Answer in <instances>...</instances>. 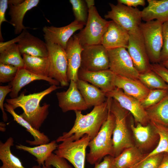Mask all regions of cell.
<instances>
[{
	"instance_id": "cell-15",
	"label": "cell",
	"mask_w": 168,
	"mask_h": 168,
	"mask_svg": "<svg viewBox=\"0 0 168 168\" xmlns=\"http://www.w3.org/2000/svg\"><path fill=\"white\" fill-rule=\"evenodd\" d=\"M56 95L58 106L63 112L70 110L81 111L88 108L76 82L73 80L70 81L67 91L57 92Z\"/></svg>"
},
{
	"instance_id": "cell-18",
	"label": "cell",
	"mask_w": 168,
	"mask_h": 168,
	"mask_svg": "<svg viewBox=\"0 0 168 168\" xmlns=\"http://www.w3.org/2000/svg\"><path fill=\"white\" fill-rule=\"evenodd\" d=\"M115 75V74L109 69L91 72L80 68L78 73L79 79L91 83L105 93L115 88L114 85Z\"/></svg>"
},
{
	"instance_id": "cell-19",
	"label": "cell",
	"mask_w": 168,
	"mask_h": 168,
	"mask_svg": "<svg viewBox=\"0 0 168 168\" xmlns=\"http://www.w3.org/2000/svg\"><path fill=\"white\" fill-rule=\"evenodd\" d=\"M129 39L128 32L111 20L103 36L101 44L107 50L119 48L127 49Z\"/></svg>"
},
{
	"instance_id": "cell-3",
	"label": "cell",
	"mask_w": 168,
	"mask_h": 168,
	"mask_svg": "<svg viewBox=\"0 0 168 168\" xmlns=\"http://www.w3.org/2000/svg\"><path fill=\"white\" fill-rule=\"evenodd\" d=\"M114 124V116L109 109L106 120L96 135L90 140L88 145L90 150L86 154V158L90 164L95 165L100 162L106 156H113L112 135Z\"/></svg>"
},
{
	"instance_id": "cell-20",
	"label": "cell",
	"mask_w": 168,
	"mask_h": 168,
	"mask_svg": "<svg viewBox=\"0 0 168 168\" xmlns=\"http://www.w3.org/2000/svg\"><path fill=\"white\" fill-rule=\"evenodd\" d=\"M114 85L115 87L122 89L126 94L140 102L146 97L150 91L138 79L116 74L114 81Z\"/></svg>"
},
{
	"instance_id": "cell-43",
	"label": "cell",
	"mask_w": 168,
	"mask_h": 168,
	"mask_svg": "<svg viewBox=\"0 0 168 168\" xmlns=\"http://www.w3.org/2000/svg\"><path fill=\"white\" fill-rule=\"evenodd\" d=\"M7 0H0V39L1 42H3L4 40L2 35L1 27L2 23L4 22H7L9 23L5 18V13L8 8V3Z\"/></svg>"
},
{
	"instance_id": "cell-37",
	"label": "cell",
	"mask_w": 168,
	"mask_h": 168,
	"mask_svg": "<svg viewBox=\"0 0 168 168\" xmlns=\"http://www.w3.org/2000/svg\"><path fill=\"white\" fill-rule=\"evenodd\" d=\"M19 68L14 66L0 63V82H12L15 78Z\"/></svg>"
},
{
	"instance_id": "cell-47",
	"label": "cell",
	"mask_w": 168,
	"mask_h": 168,
	"mask_svg": "<svg viewBox=\"0 0 168 168\" xmlns=\"http://www.w3.org/2000/svg\"><path fill=\"white\" fill-rule=\"evenodd\" d=\"M158 168H168V153L165 152L162 160Z\"/></svg>"
},
{
	"instance_id": "cell-14",
	"label": "cell",
	"mask_w": 168,
	"mask_h": 168,
	"mask_svg": "<svg viewBox=\"0 0 168 168\" xmlns=\"http://www.w3.org/2000/svg\"><path fill=\"white\" fill-rule=\"evenodd\" d=\"M84 26V24L75 20L63 27L44 26L43 31L45 42L58 44L65 50L69 39L76 31L83 28Z\"/></svg>"
},
{
	"instance_id": "cell-52",
	"label": "cell",
	"mask_w": 168,
	"mask_h": 168,
	"mask_svg": "<svg viewBox=\"0 0 168 168\" xmlns=\"http://www.w3.org/2000/svg\"><path fill=\"white\" fill-rule=\"evenodd\" d=\"M42 168H52V166H46L44 165L42 166Z\"/></svg>"
},
{
	"instance_id": "cell-29",
	"label": "cell",
	"mask_w": 168,
	"mask_h": 168,
	"mask_svg": "<svg viewBox=\"0 0 168 168\" xmlns=\"http://www.w3.org/2000/svg\"><path fill=\"white\" fill-rule=\"evenodd\" d=\"M58 145L56 141L53 140L47 143L31 147L21 144L16 145V149L26 152L36 158L39 165H44L45 161L50 156L52 152L56 150Z\"/></svg>"
},
{
	"instance_id": "cell-13",
	"label": "cell",
	"mask_w": 168,
	"mask_h": 168,
	"mask_svg": "<svg viewBox=\"0 0 168 168\" xmlns=\"http://www.w3.org/2000/svg\"><path fill=\"white\" fill-rule=\"evenodd\" d=\"M105 93L107 98L111 97L115 100L123 108L131 113L136 124L139 123L145 126L149 123L146 110L138 99L126 94L122 89L116 87Z\"/></svg>"
},
{
	"instance_id": "cell-36",
	"label": "cell",
	"mask_w": 168,
	"mask_h": 168,
	"mask_svg": "<svg viewBox=\"0 0 168 168\" xmlns=\"http://www.w3.org/2000/svg\"><path fill=\"white\" fill-rule=\"evenodd\" d=\"M168 94V89L150 90L146 97L140 102L147 109L158 103Z\"/></svg>"
},
{
	"instance_id": "cell-2",
	"label": "cell",
	"mask_w": 168,
	"mask_h": 168,
	"mask_svg": "<svg viewBox=\"0 0 168 168\" xmlns=\"http://www.w3.org/2000/svg\"><path fill=\"white\" fill-rule=\"evenodd\" d=\"M60 87L51 85L40 92L26 95L21 93L16 98L8 99L6 101L14 110L18 107L22 108L23 112L20 115L33 128L39 130L49 114L50 106L46 103L41 106L40 102L45 96Z\"/></svg>"
},
{
	"instance_id": "cell-40",
	"label": "cell",
	"mask_w": 168,
	"mask_h": 168,
	"mask_svg": "<svg viewBox=\"0 0 168 168\" xmlns=\"http://www.w3.org/2000/svg\"><path fill=\"white\" fill-rule=\"evenodd\" d=\"M163 45L160 57V63L168 60V21L162 24Z\"/></svg>"
},
{
	"instance_id": "cell-33",
	"label": "cell",
	"mask_w": 168,
	"mask_h": 168,
	"mask_svg": "<svg viewBox=\"0 0 168 168\" xmlns=\"http://www.w3.org/2000/svg\"><path fill=\"white\" fill-rule=\"evenodd\" d=\"M150 122L160 137L159 140L157 145L153 150L148 153L145 154L143 159L162 152L168 153V127L152 121H150Z\"/></svg>"
},
{
	"instance_id": "cell-11",
	"label": "cell",
	"mask_w": 168,
	"mask_h": 168,
	"mask_svg": "<svg viewBox=\"0 0 168 168\" xmlns=\"http://www.w3.org/2000/svg\"><path fill=\"white\" fill-rule=\"evenodd\" d=\"M128 32L129 39L127 51L135 68L139 74L151 70V64L139 27L135 31Z\"/></svg>"
},
{
	"instance_id": "cell-41",
	"label": "cell",
	"mask_w": 168,
	"mask_h": 168,
	"mask_svg": "<svg viewBox=\"0 0 168 168\" xmlns=\"http://www.w3.org/2000/svg\"><path fill=\"white\" fill-rule=\"evenodd\" d=\"M12 91V86L9 84L7 85L0 86V108L2 114V119L4 122H7V115L5 111L4 102L7 95Z\"/></svg>"
},
{
	"instance_id": "cell-38",
	"label": "cell",
	"mask_w": 168,
	"mask_h": 168,
	"mask_svg": "<svg viewBox=\"0 0 168 168\" xmlns=\"http://www.w3.org/2000/svg\"><path fill=\"white\" fill-rule=\"evenodd\" d=\"M165 152L150 156L143 159L135 168H158Z\"/></svg>"
},
{
	"instance_id": "cell-45",
	"label": "cell",
	"mask_w": 168,
	"mask_h": 168,
	"mask_svg": "<svg viewBox=\"0 0 168 168\" xmlns=\"http://www.w3.org/2000/svg\"><path fill=\"white\" fill-rule=\"evenodd\" d=\"M113 156L107 155L103 158L101 162L96 164L94 168H113V162L114 158Z\"/></svg>"
},
{
	"instance_id": "cell-10",
	"label": "cell",
	"mask_w": 168,
	"mask_h": 168,
	"mask_svg": "<svg viewBox=\"0 0 168 168\" xmlns=\"http://www.w3.org/2000/svg\"><path fill=\"white\" fill-rule=\"evenodd\" d=\"M81 68L91 72L109 69L108 50L101 44L82 46Z\"/></svg>"
},
{
	"instance_id": "cell-9",
	"label": "cell",
	"mask_w": 168,
	"mask_h": 168,
	"mask_svg": "<svg viewBox=\"0 0 168 168\" xmlns=\"http://www.w3.org/2000/svg\"><path fill=\"white\" fill-rule=\"evenodd\" d=\"M49 60L48 77L58 82L61 86H68V61L65 50L61 46L51 43H46Z\"/></svg>"
},
{
	"instance_id": "cell-8",
	"label": "cell",
	"mask_w": 168,
	"mask_h": 168,
	"mask_svg": "<svg viewBox=\"0 0 168 168\" xmlns=\"http://www.w3.org/2000/svg\"><path fill=\"white\" fill-rule=\"evenodd\" d=\"M109 4L111 10L105 15V19H110L128 32L137 30L142 23L141 11L138 8L127 6L118 3Z\"/></svg>"
},
{
	"instance_id": "cell-39",
	"label": "cell",
	"mask_w": 168,
	"mask_h": 168,
	"mask_svg": "<svg viewBox=\"0 0 168 168\" xmlns=\"http://www.w3.org/2000/svg\"><path fill=\"white\" fill-rule=\"evenodd\" d=\"M44 165L50 166L55 168H73L65 159L53 153L45 161Z\"/></svg>"
},
{
	"instance_id": "cell-24",
	"label": "cell",
	"mask_w": 168,
	"mask_h": 168,
	"mask_svg": "<svg viewBox=\"0 0 168 168\" xmlns=\"http://www.w3.org/2000/svg\"><path fill=\"white\" fill-rule=\"evenodd\" d=\"M148 6L141 11L146 22L156 19L162 23L168 21V0H147Z\"/></svg>"
},
{
	"instance_id": "cell-48",
	"label": "cell",
	"mask_w": 168,
	"mask_h": 168,
	"mask_svg": "<svg viewBox=\"0 0 168 168\" xmlns=\"http://www.w3.org/2000/svg\"><path fill=\"white\" fill-rule=\"evenodd\" d=\"M88 9L94 6L95 1L94 0H85Z\"/></svg>"
},
{
	"instance_id": "cell-6",
	"label": "cell",
	"mask_w": 168,
	"mask_h": 168,
	"mask_svg": "<svg viewBox=\"0 0 168 168\" xmlns=\"http://www.w3.org/2000/svg\"><path fill=\"white\" fill-rule=\"evenodd\" d=\"M163 23L157 20L142 22L139 28L142 33L150 62L160 63L163 45L162 28Z\"/></svg>"
},
{
	"instance_id": "cell-35",
	"label": "cell",
	"mask_w": 168,
	"mask_h": 168,
	"mask_svg": "<svg viewBox=\"0 0 168 168\" xmlns=\"http://www.w3.org/2000/svg\"><path fill=\"white\" fill-rule=\"evenodd\" d=\"M75 20L86 25L88 15V9L85 0H70Z\"/></svg>"
},
{
	"instance_id": "cell-50",
	"label": "cell",
	"mask_w": 168,
	"mask_h": 168,
	"mask_svg": "<svg viewBox=\"0 0 168 168\" xmlns=\"http://www.w3.org/2000/svg\"><path fill=\"white\" fill-rule=\"evenodd\" d=\"M160 63L166 68L168 69V60L162 62Z\"/></svg>"
},
{
	"instance_id": "cell-32",
	"label": "cell",
	"mask_w": 168,
	"mask_h": 168,
	"mask_svg": "<svg viewBox=\"0 0 168 168\" xmlns=\"http://www.w3.org/2000/svg\"><path fill=\"white\" fill-rule=\"evenodd\" d=\"M17 44H14L0 52V63L19 68H24V63Z\"/></svg>"
},
{
	"instance_id": "cell-7",
	"label": "cell",
	"mask_w": 168,
	"mask_h": 168,
	"mask_svg": "<svg viewBox=\"0 0 168 168\" xmlns=\"http://www.w3.org/2000/svg\"><path fill=\"white\" fill-rule=\"evenodd\" d=\"M90 140L87 134L75 141L64 139L58 145L54 153L68 160L75 168H85L86 150Z\"/></svg>"
},
{
	"instance_id": "cell-49",
	"label": "cell",
	"mask_w": 168,
	"mask_h": 168,
	"mask_svg": "<svg viewBox=\"0 0 168 168\" xmlns=\"http://www.w3.org/2000/svg\"><path fill=\"white\" fill-rule=\"evenodd\" d=\"M24 0H9L8 1V5H15L22 2Z\"/></svg>"
},
{
	"instance_id": "cell-26",
	"label": "cell",
	"mask_w": 168,
	"mask_h": 168,
	"mask_svg": "<svg viewBox=\"0 0 168 168\" xmlns=\"http://www.w3.org/2000/svg\"><path fill=\"white\" fill-rule=\"evenodd\" d=\"M76 83L88 108L100 105L106 100L105 93L98 87L80 79Z\"/></svg>"
},
{
	"instance_id": "cell-31",
	"label": "cell",
	"mask_w": 168,
	"mask_h": 168,
	"mask_svg": "<svg viewBox=\"0 0 168 168\" xmlns=\"http://www.w3.org/2000/svg\"><path fill=\"white\" fill-rule=\"evenodd\" d=\"M146 110L150 121L168 127V94Z\"/></svg>"
},
{
	"instance_id": "cell-27",
	"label": "cell",
	"mask_w": 168,
	"mask_h": 168,
	"mask_svg": "<svg viewBox=\"0 0 168 168\" xmlns=\"http://www.w3.org/2000/svg\"><path fill=\"white\" fill-rule=\"evenodd\" d=\"M5 110L12 116L13 120L18 124L25 128L27 131L29 132L33 137L34 140H26V142L31 146L39 145L47 143L49 142V137L44 133L40 132L34 128L20 115L17 114L12 106L7 103L4 105Z\"/></svg>"
},
{
	"instance_id": "cell-17",
	"label": "cell",
	"mask_w": 168,
	"mask_h": 168,
	"mask_svg": "<svg viewBox=\"0 0 168 168\" xmlns=\"http://www.w3.org/2000/svg\"><path fill=\"white\" fill-rule=\"evenodd\" d=\"M83 47L76 34L68 41L65 49L68 61L67 76L68 81L76 82L79 79L78 73L81 63V54Z\"/></svg>"
},
{
	"instance_id": "cell-1",
	"label": "cell",
	"mask_w": 168,
	"mask_h": 168,
	"mask_svg": "<svg viewBox=\"0 0 168 168\" xmlns=\"http://www.w3.org/2000/svg\"><path fill=\"white\" fill-rule=\"evenodd\" d=\"M109 111L107 100L100 105L94 106L89 113L84 115L81 111H75L76 119L73 126L68 132L63 133L56 142L65 139L72 141L78 140L84 135H88L91 140L96 135L106 120Z\"/></svg>"
},
{
	"instance_id": "cell-22",
	"label": "cell",
	"mask_w": 168,
	"mask_h": 168,
	"mask_svg": "<svg viewBox=\"0 0 168 168\" xmlns=\"http://www.w3.org/2000/svg\"><path fill=\"white\" fill-rule=\"evenodd\" d=\"M39 2V0H24L17 5H8L9 8L8 14L11 18L9 23L14 27L15 34H20L28 28L23 24L24 16L28 11L36 7Z\"/></svg>"
},
{
	"instance_id": "cell-23",
	"label": "cell",
	"mask_w": 168,
	"mask_h": 168,
	"mask_svg": "<svg viewBox=\"0 0 168 168\" xmlns=\"http://www.w3.org/2000/svg\"><path fill=\"white\" fill-rule=\"evenodd\" d=\"M17 44L22 54L35 57H48V49L46 42L33 35L27 30Z\"/></svg>"
},
{
	"instance_id": "cell-25",
	"label": "cell",
	"mask_w": 168,
	"mask_h": 168,
	"mask_svg": "<svg viewBox=\"0 0 168 168\" xmlns=\"http://www.w3.org/2000/svg\"><path fill=\"white\" fill-rule=\"evenodd\" d=\"M145 155V154L134 145L125 149L114 157L113 168H135Z\"/></svg>"
},
{
	"instance_id": "cell-42",
	"label": "cell",
	"mask_w": 168,
	"mask_h": 168,
	"mask_svg": "<svg viewBox=\"0 0 168 168\" xmlns=\"http://www.w3.org/2000/svg\"><path fill=\"white\" fill-rule=\"evenodd\" d=\"M151 69L160 76L168 84V69L160 63L151 64Z\"/></svg>"
},
{
	"instance_id": "cell-12",
	"label": "cell",
	"mask_w": 168,
	"mask_h": 168,
	"mask_svg": "<svg viewBox=\"0 0 168 168\" xmlns=\"http://www.w3.org/2000/svg\"><path fill=\"white\" fill-rule=\"evenodd\" d=\"M108 50L109 69L117 75L138 79L139 73L135 68L126 48H119Z\"/></svg>"
},
{
	"instance_id": "cell-34",
	"label": "cell",
	"mask_w": 168,
	"mask_h": 168,
	"mask_svg": "<svg viewBox=\"0 0 168 168\" xmlns=\"http://www.w3.org/2000/svg\"><path fill=\"white\" fill-rule=\"evenodd\" d=\"M138 79L150 90L168 89V84L152 70L139 74Z\"/></svg>"
},
{
	"instance_id": "cell-46",
	"label": "cell",
	"mask_w": 168,
	"mask_h": 168,
	"mask_svg": "<svg viewBox=\"0 0 168 168\" xmlns=\"http://www.w3.org/2000/svg\"><path fill=\"white\" fill-rule=\"evenodd\" d=\"M117 2L127 6L134 8H136L138 6L144 7L146 4L144 0H118Z\"/></svg>"
},
{
	"instance_id": "cell-30",
	"label": "cell",
	"mask_w": 168,
	"mask_h": 168,
	"mask_svg": "<svg viewBox=\"0 0 168 168\" xmlns=\"http://www.w3.org/2000/svg\"><path fill=\"white\" fill-rule=\"evenodd\" d=\"M24 68L36 75L49 77V60L48 57L33 56L22 54Z\"/></svg>"
},
{
	"instance_id": "cell-4",
	"label": "cell",
	"mask_w": 168,
	"mask_h": 168,
	"mask_svg": "<svg viewBox=\"0 0 168 168\" xmlns=\"http://www.w3.org/2000/svg\"><path fill=\"white\" fill-rule=\"evenodd\" d=\"M107 100L109 109L115 118L112 135L113 156L114 157L125 149L134 144L127 124V119L130 113L123 108L115 100L108 97Z\"/></svg>"
},
{
	"instance_id": "cell-21",
	"label": "cell",
	"mask_w": 168,
	"mask_h": 168,
	"mask_svg": "<svg viewBox=\"0 0 168 168\" xmlns=\"http://www.w3.org/2000/svg\"><path fill=\"white\" fill-rule=\"evenodd\" d=\"M42 80L48 82L51 85L58 86L60 83L56 80L49 77H45L36 75L26 69L24 68L18 69L14 80L9 83L12 86L10 93L11 98L18 97L21 90L30 82L36 80Z\"/></svg>"
},
{
	"instance_id": "cell-28",
	"label": "cell",
	"mask_w": 168,
	"mask_h": 168,
	"mask_svg": "<svg viewBox=\"0 0 168 168\" xmlns=\"http://www.w3.org/2000/svg\"><path fill=\"white\" fill-rule=\"evenodd\" d=\"M14 142L12 137L4 143L0 141V160L2 163L0 168H26L23 165L20 159L12 153L11 147L14 145ZM31 168H42V166L35 165Z\"/></svg>"
},
{
	"instance_id": "cell-44",
	"label": "cell",
	"mask_w": 168,
	"mask_h": 168,
	"mask_svg": "<svg viewBox=\"0 0 168 168\" xmlns=\"http://www.w3.org/2000/svg\"><path fill=\"white\" fill-rule=\"evenodd\" d=\"M26 30V29L24 30L18 36L11 40L5 42H0V52L16 43H18L23 37Z\"/></svg>"
},
{
	"instance_id": "cell-5",
	"label": "cell",
	"mask_w": 168,
	"mask_h": 168,
	"mask_svg": "<svg viewBox=\"0 0 168 168\" xmlns=\"http://www.w3.org/2000/svg\"><path fill=\"white\" fill-rule=\"evenodd\" d=\"M110 21L102 18L95 6L89 8L85 26L76 34L82 46L101 44Z\"/></svg>"
},
{
	"instance_id": "cell-16",
	"label": "cell",
	"mask_w": 168,
	"mask_h": 168,
	"mask_svg": "<svg viewBox=\"0 0 168 168\" xmlns=\"http://www.w3.org/2000/svg\"><path fill=\"white\" fill-rule=\"evenodd\" d=\"M131 121L130 127L135 145L142 151L147 150L157 145L159 136L151 123L144 126L138 123L135 126Z\"/></svg>"
},
{
	"instance_id": "cell-51",
	"label": "cell",
	"mask_w": 168,
	"mask_h": 168,
	"mask_svg": "<svg viewBox=\"0 0 168 168\" xmlns=\"http://www.w3.org/2000/svg\"><path fill=\"white\" fill-rule=\"evenodd\" d=\"M2 124L3 125L2 123H0V131L2 132H4L6 130V129L4 126V124Z\"/></svg>"
}]
</instances>
